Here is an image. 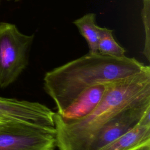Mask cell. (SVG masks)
Returning <instances> with one entry per match:
<instances>
[{"label":"cell","instance_id":"2","mask_svg":"<svg viewBox=\"0 0 150 150\" xmlns=\"http://www.w3.org/2000/svg\"><path fill=\"white\" fill-rule=\"evenodd\" d=\"M149 68L134 57L88 53L46 72L44 89L54 102L57 112L62 114L86 89L134 76Z\"/></svg>","mask_w":150,"mask_h":150},{"label":"cell","instance_id":"6","mask_svg":"<svg viewBox=\"0 0 150 150\" xmlns=\"http://www.w3.org/2000/svg\"><path fill=\"white\" fill-rule=\"evenodd\" d=\"M106 89V84H98L86 89L62 114L57 113L64 120L82 118L97 105Z\"/></svg>","mask_w":150,"mask_h":150},{"label":"cell","instance_id":"4","mask_svg":"<svg viewBox=\"0 0 150 150\" xmlns=\"http://www.w3.org/2000/svg\"><path fill=\"white\" fill-rule=\"evenodd\" d=\"M55 132L25 122L0 123V150H54Z\"/></svg>","mask_w":150,"mask_h":150},{"label":"cell","instance_id":"5","mask_svg":"<svg viewBox=\"0 0 150 150\" xmlns=\"http://www.w3.org/2000/svg\"><path fill=\"white\" fill-rule=\"evenodd\" d=\"M54 113L38 102L0 97V123L25 122L55 132Z\"/></svg>","mask_w":150,"mask_h":150},{"label":"cell","instance_id":"1","mask_svg":"<svg viewBox=\"0 0 150 150\" xmlns=\"http://www.w3.org/2000/svg\"><path fill=\"white\" fill-rule=\"evenodd\" d=\"M150 98V68L138 74L106 83L97 105L75 120L53 115L56 146L59 150H90L100 131L124 109Z\"/></svg>","mask_w":150,"mask_h":150},{"label":"cell","instance_id":"3","mask_svg":"<svg viewBox=\"0 0 150 150\" xmlns=\"http://www.w3.org/2000/svg\"><path fill=\"white\" fill-rule=\"evenodd\" d=\"M34 38L21 32L15 24L0 22V88L14 83L26 69Z\"/></svg>","mask_w":150,"mask_h":150},{"label":"cell","instance_id":"10","mask_svg":"<svg viewBox=\"0 0 150 150\" xmlns=\"http://www.w3.org/2000/svg\"><path fill=\"white\" fill-rule=\"evenodd\" d=\"M141 16L143 24L145 41L142 53L146 60L150 61V0H142Z\"/></svg>","mask_w":150,"mask_h":150},{"label":"cell","instance_id":"8","mask_svg":"<svg viewBox=\"0 0 150 150\" xmlns=\"http://www.w3.org/2000/svg\"><path fill=\"white\" fill-rule=\"evenodd\" d=\"M73 23L86 40L89 49L88 53H97L100 26L96 24V14L88 13L74 20Z\"/></svg>","mask_w":150,"mask_h":150},{"label":"cell","instance_id":"9","mask_svg":"<svg viewBox=\"0 0 150 150\" xmlns=\"http://www.w3.org/2000/svg\"><path fill=\"white\" fill-rule=\"evenodd\" d=\"M98 52L100 54L115 57H124L126 52L125 49L115 40L113 30L105 27L100 28Z\"/></svg>","mask_w":150,"mask_h":150},{"label":"cell","instance_id":"7","mask_svg":"<svg viewBox=\"0 0 150 150\" xmlns=\"http://www.w3.org/2000/svg\"><path fill=\"white\" fill-rule=\"evenodd\" d=\"M150 144V125L138 123L131 129L98 150H132Z\"/></svg>","mask_w":150,"mask_h":150},{"label":"cell","instance_id":"13","mask_svg":"<svg viewBox=\"0 0 150 150\" xmlns=\"http://www.w3.org/2000/svg\"><path fill=\"white\" fill-rule=\"evenodd\" d=\"M0 2H1V1H0Z\"/></svg>","mask_w":150,"mask_h":150},{"label":"cell","instance_id":"12","mask_svg":"<svg viewBox=\"0 0 150 150\" xmlns=\"http://www.w3.org/2000/svg\"><path fill=\"white\" fill-rule=\"evenodd\" d=\"M14 1H18V0H14Z\"/></svg>","mask_w":150,"mask_h":150},{"label":"cell","instance_id":"11","mask_svg":"<svg viewBox=\"0 0 150 150\" xmlns=\"http://www.w3.org/2000/svg\"><path fill=\"white\" fill-rule=\"evenodd\" d=\"M132 150H150V144H144Z\"/></svg>","mask_w":150,"mask_h":150}]
</instances>
